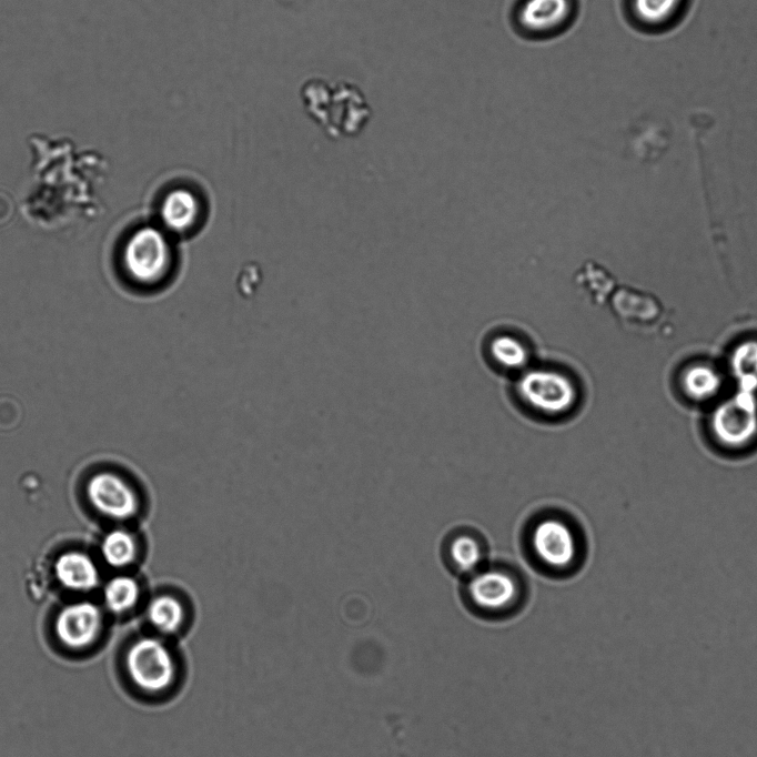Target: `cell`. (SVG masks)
Returning a JSON list of instances; mask_svg holds the SVG:
<instances>
[{"instance_id": "obj_1", "label": "cell", "mask_w": 757, "mask_h": 757, "mask_svg": "<svg viewBox=\"0 0 757 757\" xmlns=\"http://www.w3.org/2000/svg\"><path fill=\"white\" fill-rule=\"evenodd\" d=\"M463 597L474 615L496 622L518 613L524 603V589L513 572L487 567L468 575Z\"/></svg>"}, {"instance_id": "obj_2", "label": "cell", "mask_w": 757, "mask_h": 757, "mask_svg": "<svg viewBox=\"0 0 757 757\" xmlns=\"http://www.w3.org/2000/svg\"><path fill=\"white\" fill-rule=\"evenodd\" d=\"M123 669L133 687L148 695L166 692L176 677L171 650L154 636L138 637L128 645L123 654Z\"/></svg>"}, {"instance_id": "obj_3", "label": "cell", "mask_w": 757, "mask_h": 757, "mask_svg": "<svg viewBox=\"0 0 757 757\" xmlns=\"http://www.w3.org/2000/svg\"><path fill=\"white\" fill-rule=\"evenodd\" d=\"M173 262L171 242L164 232L153 226L134 231L124 243V269L139 284H159L171 272Z\"/></svg>"}, {"instance_id": "obj_4", "label": "cell", "mask_w": 757, "mask_h": 757, "mask_svg": "<svg viewBox=\"0 0 757 757\" xmlns=\"http://www.w3.org/2000/svg\"><path fill=\"white\" fill-rule=\"evenodd\" d=\"M518 397L536 414L558 417L573 410L577 390L564 374L551 370H532L517 382Z\"/></svg>"}, {"instance_id": "obj_5", "label": "cell", "mask_w": 757, "mask_h": 757, "mask_svg": "<svg viewBox=\"0 0 757 757\" xmlns=\"http://www.w3.org/2000/svg\"><path fill=\"white\" fill-rule=\"evenodd\" d=\"M529 544L536 561L554 572L568 569L578 556L575 529L559 516L537 519L531 529Z\"/></svg>"}, {"instance_id": "obj_6", "label": "cell", "mask_w": 757, "mask_h": 757, "mask_svg": "<svg viewBox=\"0 0 757 757\" xmlns=\"http://www.w3.org/2000/svg\"><path fill=\"white\" fill-rule=\"evenodd\" d=\"M710 427L715 440L725 447L741 448L757 437V397L755 392L741 391L719 404L711 414Z\"/></svg>"}, {"instance_id": "obj_7", "label": "cell", "mask_w": 757, "mask_h": 757, "mask_svg": "<svg viewBox=\"0 0 757 757\" xmlns=\"http://www.w3.org/2000/svg\"><path fill=\"white\" fill-rule=\"evenodd\" d=\"M54 639L63 649L83 652L92 647L103 629L100 607L89 600H78L62 606L53 618Z\"/></svg>"}, {"instance_id": "obj_8", "label": "cell", "mask_w": 757, "mask_h": 757, "mask_svg": "<svg viewBox=\"0 0 757 757\" xmlns=\"http://www.w3.org/2000/svg\"><path fill=\"white\" fill-rule=\"evenodd\" d=\"M90 504L102 515L113 519L133 516L139 501L133 488L120 476L102 472L91 476L87 484Z\"/></svg>"}, {"instance_id": "obj_9", "label": "cell", "mask_w": 757, "mask_h": 757, "mask_svg": "<svg viewBox=\"0 0 757 757\" xmlns=\"http://www.w3.org/2000/svg\"><path fill=\"white\" fill-rule=\"evenodd\" d=\"M575 13V0H522L515 12L527 36L546 37L563 31Z\"/></svg>"}, {"instance_id": "obj_10", "label": "cell", "mask_w": 757, "mask_h": 757, "mask_svg": "<svg viewBox=\"0 0 757 757\" xmlns=\"http://www.w3.org/2000/svg\"><path fill=\"white\" fill-rule=\"evenodd\" d=\"M202 198L191 188L176 186L162 199L160 218L168 231L188 234L196 229L203 219Z\"/></svg>"}, {"instance_id": "obj_11", "label": "cell", "mask_w": 757, "mask_h": 757, "mask_svg": "<svg viewBox=\"0 0 757 757\" xmlns=\"http://www.w3.org/2000/svg\"><path fill=\"white\" fill-rule=\"evenodd\" d=\"M54 575L59 584L73 592H89L99 584V571L84 553L67 552L54 563Z\"/></svg>"}, {"instance_id": "obj_12", "label": "cell", "mask_w": 757, "mask_h": 757, "mask_svg": "<svg viewBox=\"0 0 757 757\" xmlns=\"http://www.w3.org/2000/svg\"><path fill=\"white\" fill-rule=\"evenodd\" d=\"M145 615L149 624L157 632L170 635L182 627L185 620V608L175 596L161 594L149 602Z\"/></svg>"}, {"instance_id": "obj_13", "label": "cell", "mask_w": 757, "mask_h": 757, "mask_svg": "<svg viewBox=\"0 0 757 757\" xmlns=\"http://www.w3.org/2000/svg\"><path fill=\"white\" fill-rule=\"evenodd\" d=\"M447 554L456 572L471 575L481 568L485 552L477 536L461 533L451 539Z\"/></svg>"}, {"instance_id": "obj_14", "label": "cell", "mask_w": 757, "mask_h": 757, "mask_svg": "<svg viewBox=\"0 0 757 757\" xmlns=\"http://www.w3.org/2000/svg\"><path fill=\"white\" fill-rule=\"evenodd\" d=\"M685 0H630L633 16L644 27L660 28L673 22Z\"/></svg>"}, {"instance_id": "obj_15", "label": "cell", "mask_w": 757, "mask_h": 757, "mask_svg": "<svg viewBox=\"0 0 757 757\" xmlns=\"http://www.w3.org/2000/svg\"><path fill=\"white\" fill-rule=\"evenodd\" d=\"M104 607L114 615H123L131 610L140 597V587L130 576L112 577L103 587Z\"/></svg>"}, {"instance_id": "obj_16", "label": "cell", "mask_w": 757, "mask_h": 757, "mask_svg": "<svg viewBox=\"0 0 757 757\" xmlns=\"http://www.w3.org/2000/svg\"><path fill=\"white\" fill-rule=\"evenodd\" d=\"M103 561L112 567H124L133 562L137 555V544L130 533L123 529L109 532L101 542Z\"/></svg>"}, {"instance_id": "obj_17", "label": "cell", "mask_w": 757, "mask_h": 757, "mask_svg": "<svg viewBox=\"0 0 757 757\" xmlns=\"http://www.w3.org/2000/svg\"><path fill=\"white\" fill-rule=\"evenodd\" d=\"M721 380L717 372L706 366H694L683 377V388L695 402H706L717 395Z\"/></svg>"}, {"instance_id": "obj_18", "label": "cell", "mask_w": 757, "mask_h": 757, "mask_svg": "<svg viewBox=\"0 0 757 757\" xmlns=\"http://www.w3.org/2000/svg\"><path fill=\"white\" fill-rule=\"evenodd\" d=\"M491 352L495 361L507 369L521 367L527 359L522 343L507 335L494 339L491 344Z\"/></svg>"}, {"instance_id": "obj_19", "label": "cell", "mask_w": 757, "mask_h": 757, "mask_svg": "<svg viewBox=\"0 0 757 757\" xmlns=\"http://www.w3.org/2000/svg\"><path fill=\"white\" fill-rule=\"evenodd\" d=\"M0 211H2L4 214L11 216L12 214V205L10 202L9 196L7 194L2 193L0 191ZM1 222V219H0Z\"/></svg>"}]
</instances>
